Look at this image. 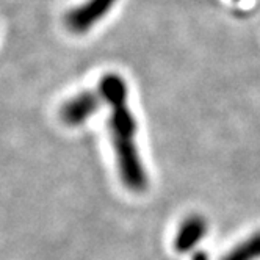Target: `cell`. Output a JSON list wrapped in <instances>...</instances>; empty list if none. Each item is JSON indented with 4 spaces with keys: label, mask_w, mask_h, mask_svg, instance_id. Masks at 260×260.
I'll return each mask as SVG.
<instances>
[{
    "label": "cell",
    "mask_w": 260,
    "mask_h": 260,
    "mask_svg": "<svg viewBox=\"0 0 260 260\" xmlns=\"http://www.w3.org/2000/svg\"><path fill=\"white\" fill-rule=\"evenodd\" d=\"M99 94L110 105L108 128L115 147L118 171L124 185L132 191H144L147 176L135 144L137 121L127 104V85L119 74H105L99 82Z\"/></svg>",
    "instance_id": "6da1fadb"
},
{
    "label": "cell",
    "mask_w": 260,
    "mask_h": 260,
    "mask_svg": "<svg viewBox=\"0 0 260 260\" xmlns=\"http://www.w3.org/2000/svg\"><path fill=\"white\" fill-rule=\"evenodd\" d=\"M115 4L116 0H88L83 5L71 10L66 14L64 22L71 31L83 33L102 19Z\"/></svg>",
    "instance_id": "7a4b0ae2"
},
{
    "label": "cell",
    "mask_w": 260,
    "mask_h": 260,
    "mask_svg": "<svg viewBox=\"0 0 260 260\" xmlns=\"http://www.w3.org/2000/svg\"><path fill=\"white\" fill-rule=\"evenodd\" d=\"M101 104V94L92 91H82L71 98L60 110V116L68 125L83 124L89 116L96 113Z\"/></svg>",
    "instance_id": "3957f363"
},
{
    "label": "cell",
    "mask_w": 260,
    "mask_h": 260,
    "mask_svg": "<svg viewBox=\"0 0 260 260\" xmlns=\"http://www.w3.org/2000/svg\"><path fill=\"white\" fill-rule=\"evenodd\" d=\"M207 232V222L199 215H191L185 219L174 238V248L177 252H187L193 249Z\"/></svg>",
    "instance_id": "277c9868"
},
{
    "label": "cell",
    "mask_w": 260,
    "mask_h": 260,
    "mask_svg": "<svg viewBox=\"0 0 260 260\" xmlns=\"http://www.w3.org/2000/svg\"><path fill=\"white\" fill-rule=\"evenodd\" d=\"M260 258V232L248 237L234 249H231L221 260H257Z\"/></svg>",
    "instance_id": "5b68a950"
},
{
    "label": "cell",
    "mask_w": 260,
    "mask_h": 260,
    "mask_svg": "<svg viewBox=\"0 0 260 260\" xmlns=\"http://www.w3.org/2000/svg\"><path fill=\"white\" fill-rule=\"evenodd\" d=\"M193 260H209L207 254L204 252V251H198L194 255H193Z\"/></svg>",
    "instance_id": "8992f818"
}]
</instances>
